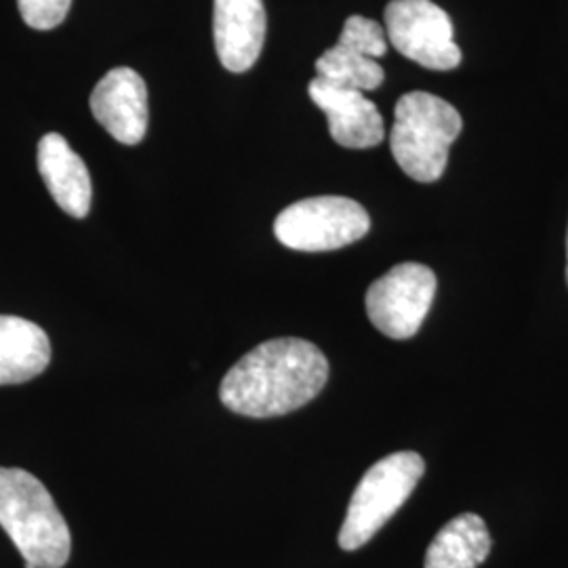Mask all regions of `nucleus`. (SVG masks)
Instances as JSON below:
<instances>
[{"label":"nucleus","mask_w":568,"mask_h":568,"mask_svg":"<svg viewBox=\"0 0 568 568\" xmlns=\"http://www.w3.org/2000/svg\"><path fill=\"white\" fill-rule=\"evenodd\" d=\"M328 379L321 347L297 337L257 345L225 373L220 400L232 413L267 419L314 400Z\"/></svg>","instance_id":"f257e3e1"},{"label":"nucleus","mask_w":568,"mask_h":568,"mask_svg":"<svg viewBox=\"0 0 568 568\" xmlns=\"http://www.w3.org/2000/svg\"><path fill=\"white\" fill-rule=\"evenodd\" d=\"M0 527L20 549L26 568H63L72 537L58 504L39 478L0 467Z\"/></svg>","instance_id":"f03ea898"},{"label":"nucleus","mask_w":568,"mask_h":568,"mask_svg":"<svg viewBox=\"0 0 568 568\" xmlns=\"http://www.w3.org/2000/svg\"><path fill=\"white\" fill-rule=\"evenodd\" d=\"M462 126L455 105L426 91L406 93L394 110L392 154L410 180L438 182L447 169L448 148L459 138Z\"/></svg>","instance_id":"7ed1b4c3"},{"label":"nucleus","mask_w":568,"mask_h":568,"mask_svg":"<svg viewBox=\"0 0 568 568\" xmlns=\"http://www.w3.org/2000/svg\"><path fill=\"white\" fill-rule=\"evenodd\" d=\"M424 471L422 455L413 450L387 455L371 467L349 499L339 530V548L354 551L366 546L405 506Z\"/></svg>","instance_id":"20e7f679"},{"label":"nucleus","mask_w":568,"mask_h":568,"mask_svg":"<svg viewBox=\"0 0 568 568\" xmlns=\"http://www.w3.org/2000/svg\"><path fill=\"white\" fill-rule=\"evenodd\" d=\"M371 217L363 204L345 196H314L286 206L274 222L276 239L304 253L337 251L365 239Z\"/></svg>","instance_id":"39448f33"},{"label":"nucleus","mask_w":568,"mask_h":568,"mask_svg":"<svg viewBox=\"0 0 568 568\" xmlns=\"http://www.w3.org/2000/svg\"><path fill=\"white\" fill-rule=\"evenodd\" d=\"M436 274L424 264L394 265L366 291V314L389 339H410L436 297Z\"/></svg>","instance_id":"423d86ee"},{"label":"nucleus","mask_w":568,"mask_h":568,"mask_svg":"<svg viewBox=\"0 0 568 568\" xmlns=\"http://www.w3.org/2000/svg\"><path fill=\"white\" fill-rule=\"evenodd\" d=\"M386 37L400 55L429 68L453 70L462 49L453 41V21L432 0H392L386 7Z\"/></svg>","instance_id":"0eeeda50"},{"label":"nucleus","mask_w":568,"mask_h":568,"mask_svg":"<svg viewBox=\"0 0 568 568\" xmlns=\"http://www.w3.org/2000/svg\"><path fill=\"white\" fill-rule=\"evenodd\" d=\"M312 102L326 114L331 138L349 150H366L384 142L386 126L377 105L363 91L314 79L307 87Z\"/></svg>","instance_id":"6e6552de"},{"label":"nucleus","mask_w":568,"mask_h":568,"mask_svg":"<svg viewBox=\"0 0 568 568\" xmlns=\"http://www.w3.org/2000/svg\"><path fill=\"white\" fill-rule=\"evenodd\" d=\"M91 112L124 145L142 142L148 131V89L133 68L110 70L91 93Z\"/></svg>","instance_id":"1a4fd4ad"},{"label":"nucleus","mask_w":568,"mask_h":568,"mask_svg":"<svg viewBox=\"0 0 568 568\" xmlns=\"http://www.w3.org/2000/svg\"><path fill=\"white\" fill-rule=\"evenodd\" d=\"M213 37L225 70H251L264 49V0H215Z\"/></svg>","instance_id":"9d476101"},{"label":"nucleus","mask_w":568,"mask_h":568,"mask_svg":"<svg viewBox=\"0 0 568 568\" xmlns=\"http://www.w3.org/2000/svg\"><path fill=\"white\" fill-rule=\"evenodd\" d=\"M39 173L49 194L70 217H87L93 199L89 169L60 133H47L39 142Z\"/></svg>","instance_id":"9b49d317"},{"label":"nucleus","mask_w":568,"mask_h":568,"mask_svg":"<svg viewBox=\"0 0 568 568\" xmlns=\"http://www.w3.org/2000/svg\"><path fill=\"white\" fill-rule=\"evenodd\" d=\"M51 363V344L41 326L0 314V386L39 377Z\"/></svg>","instance_id":"f8f14e48"},{"label":"nucleus","mask_w":568,"mask_h":568,"mask_svg":"<svg viewBox=\"0 0 568 568\" xmlns=\"http://www.w3.org/2000/svg\"><path fill=\"white\" fill-rule=\"evenodd\" d=\"M490 554V535L478 514H462L438 530L426 554V568H478Z\"/></svg>","instance_id":"ddd939ff"},{"label":"nucleus","mask_w":568,"mask_h":568,"mask_svg":"<svg viewBox=\"0 0 568 568\" xmlns=\"http://www.w3.org/2000/svg\"><path fill=\"white\" fill-rule=\"evenodd\" d=\"M316 77L333 82L345 89L356 91H373L382 87L386 79L384 68L377 60L368 58L365 51L352 47L344 41H337L335 47L326 49L325 53L316 61Z\"/></svg>","instance_id":"4468645a"},{"label":"nucleus","mask_w":568,"mask_h":568,"mask_svg":"<svg viewBox=\"0 0 568 568\" xmlns=\"http://www.w3.org/2000/svg\"><path fill=\"white\" fill-rule=\"evenodd\" d=\"M339 41L365 51L366 55L373 60L384 58L387 53L386 30L377 21L368 20L363 16H352L345 20Z\"/></svg>","instance_id":"2eb2a0df"},{"label":"nucleus","mask_w":568,"mask_h":568,"mask_svg":"<svg viewBox=\"0 0 568 568\" xmlns=\"http://www.w3.org/2000/svg\"><path fill=\"white\" fill-rule=\"evenodd\" d=\"M72 0H18L21 20L34 30H53L65 20Z\"/></svg>","instance_id":"dca6fc26"},{"label":"nucleus","mask_w":568,"mask_h":568,"mask_svg":"<svg viewBox=\"0 0 568 568\" xmlns=\"http://www.w3.org/2000/svg\"><path fill=\"white\" fill-rule=\"evenodd\" d=\"M567 284H568V234H567Z\"/></svg>","instance_id":"f3484780"}]
</instances>
